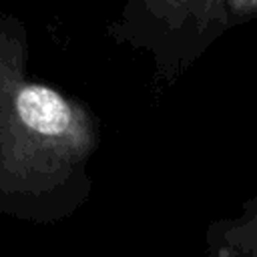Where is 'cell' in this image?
I'll return each instance as SVG.
<instances>
[{
	"label": "cell",
	"mask_w": 257,
	"mask_h": 257,
	"mask_svg": "<svg viewBox=\"0 0 257 257\" xmlns=\"http://www.w3.org/2000/svg\"><path fill=\"white\" fill-rule=\"evenodd\" d=\"M16 112L20 120L44 137H60L68 133L72 110L66 100L52 88L42 84H26L16 96Z\"/></svg>",
	"instance_id": "cell-1"
}]
</instances>
